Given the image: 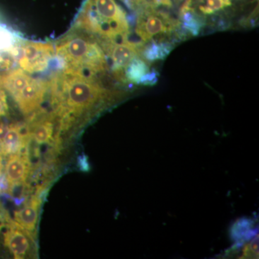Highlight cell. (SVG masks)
<instances>
[{
	"label": "cell",
	"mask_w": 259,
	"mask_h": 259,
	"mask_svg": "<svg viewBox=\"0 0 259 259\" xmlns=\"http://www.w3.org/2000/svg\"><path fill=\"white\" fill-rule=\"evenodd\" d=\"M56 54L66 65L67 74L95 78L107 70L105 51L97 42L84 36L72 35L56 49Z\"/></svg>",
	"instance_id": "6da1fadb"
},
{
	"label": "cell",
	"mask_w": 259,
	"mask_h": 259,
	"mask_svg": "<svg viewBox=\"0 0 259 259\" xmlns=\"http://www.w3.org/2000/svg\"><path fill=\"white\" fill-rule=\"evenodd\" d=\"M61 82L59 98L63 115H79L112 95L95 78L67 74Z\"/></svg>",
	"instance_id": "7a4b0ae2"
},
{
	"label": "cell",
	"mask_w": 259,
	"mask_h": 259,
	"mask_svg": "<svg viewBox=\"0 0 259 259\" xmlns=\"http://www.w3.org/2000/svg\"><path fill=\"white\" fill-rule=\"evenodd\" d=\"M2 83L25 114L31 113L40 107L47 92L45 83L30 77L21 69L5 76Z\"/></svg>",
	"instance_id": "3957f363"
},
{
	"label": "cell",
	"mask_w": 259,
	"mask_h": 259,
	"mask_svg": "<svg viewBox=\"0 0 259 259\" xmlns=\"http://www.w3.org/2000/svg\"><path fill=\"white\" fill-rule=\"evenodd\" d=\"M103 28V40L123 41L129 35L128 19L115 0H89Z\"/></svg>",
	"instance_id": "277c9868"
},
{
	"label": "cell",
	"mask_w": 259,
	"mask_h": 259,
	"mask_svg": "<svg viewBox=\"0 0 259 259\" xmlns=\"http://www.w3.org/2000/svg\"><path fill=\"white\" fill-rule=\"evenodd\" d=\"M180 23L164 13L153 10L152 7L141 12L136 23V32L141 41L149 42L153 37L180 30Z\"/></svg>",
	"instance_id": "5b68a950"
},
{
	"label": "cell",
	"mask_w": 259,
	"mask_h": 259,
	"mask_svg": "<svg viewBox=\"0 0 259 259\" xmlns=\"http://www.w3.org/2000/svg\"><path fill=\"white\" fill-rule=\"evenodd\" d=\"M54 47L46 42H30L22 50L19 64L24 71L40 72L47 69L54 56Z\"/></svg>",
	"instance_id": "8992f818"
},
{
	"label": "cell",
	"mask_w": 259,
	"mask_h": 259,
	"mask_svg": "<svg viewBox=\"0 0 259 259\" xmlns=\"http://www.w3.org/2000/svg\"><path fill=\"white\" fill-rule=\"evenodd\" d=\"M29 232L13 223L5 233V243L15 258H23L30 251L31 240Z\"/></svg>",
	"instance_id": "52a82bcc"
},
{
	"label": "cell",
	"mask_w": 259,
	"mask_h": 259,
	"mask_svg": "<svg viewBox=\"0 0 259 259\" xmlns=\"http://www.w3.org/2000/svg\"><path fill=\"white\" fill-rule=\"evenodd\" d=\"M29 173L28 158L19 153L10 155L5 166L7 181L10 186L21 184Z\"/></svg>",
	"instance_id": "ba28073f"
},
{
	"label": "cell",
	"mask_w": 259,
	"mask_h": 259,
	"mask_svg": "<svg viewBox=\"0 0 259 259\" xmlns=\"http://www.w3.org/2000/svg\"><path fill=\"white\" fill-rule=\"evenodd\" d=\"M25 135L19 126H10L0 137V153L4 155L19 153L25 146Z\"/></svg>",
	"instance_id": "9c48e42d"
},
{
	"label": "cell",
	"mask_w": 259,
	"mask_h": 259,
	"mask_svg": "<svg viewBox=\"0 0 259 259\" xmlns=\"http://www.w3.org/2000/svg\"><path fill=\"white\" fill-rule=\"evenodd\" d=\"M40 202L37 197L31 199L23 208L15 212V223L25 231L32 232L36 226Z\"/></svg>",
	"instance_id": "30bf717a"
},
{
	"label": "cell",
	"mask_w": 259,
	"mask_h": 259,
	"mask_svg": "<svg viewBox=\"0 0 259 259\" xmlns=\"http://www.w3.org/2000/svg\"><path fill=\"white\" fill-rule=\"evenodd\" d=\"M174 46L168 41L154 40L148 42L146 47L143 48L141 54L146 61L163 60L173 50Z\"/></svg>",
	"instance_id": "8fae6325"
},
{
	"label": "cell",
	"mask_w": 259,
	"mask_h": 259,
	"mask_svg": "<svg viewBox=\"0 0 259 259\" xmlns=\"http://www.w3.org/2000/svg\"><path fill=\"white\" fill-rule=\"evenodd\" d=\"M182 29L186 32L191 34L194 36L198 35L201 28L204 25L202 20H199L197 15L193 13V10L191 9L190 3L187 2L183 5L181 10V22Z\"/></svg>",
	"instance_id": "7c38bea8"
},
{
	"label": "cell",
	"mask_w": 259,
	"mask_h": 259,
	"mask_svg": "<svg viewBox=\"0 0 259 259\" xmlns=\"http://www.w3.org/2000/svg\"><path fill=\"white\" fill-rule=\"evenodd\" d=\"M149 71V66L146 61L136 56L126 66L123 73L126 81L140 84L141 80Z\"/></svg>",
	"instance_id": "4fadbf2b"
},
{
	"label": "cell",
	"mask_w": 259,
	"mask_h": 259,
	"mask_svg": "<svg viewBox=\"0 0 259 259\" xmlns=\"http://www.w3.org/2000/svg\"><path fill=\"white\" fill-rule=\"evenodd\" d=\"M54 132V124L49 119L40 120L34 125L32 136L39 144L49 142Z\"/></svg>",
	"instance_id": "5bb4252c"
},
{
	"label": "cell",
	"mask_w": 259,
	"mask_h": 259,
	"mask_svg": "<svg viewBox=\"0 0 259 259\" xmlns=\"http://www.w3.org/2000/svg\"><path fill=\"white\" fill-rule=\"evenodd\" d=\"M230 5H231V0H206L205 5L199 7V10L204 14L209 15Z\"/></svg>",
	"instance_id": "9a60e30c"
},
{
	"label": "cell",
	"mask_w": 259,
	"mask_h": 259,
	"mask_svg": "<svg viewBox=\"0 0 259 259\" xmlns=\"http://www.w3.org/2000/svg\"><path fill=\"white\" fill-rule=\"evenodd\" d=\"M158 72L156 70H150L146 76L141 80L140 84L144 85V86H153L157 83L158 80Z\"/></svg>",
	"instance_id": "2e32d148"
},
{
	"label": "cell",
	"mask_w": 259,
	"mask_h": 259,
	"mask_svg": "<svg viewBox=\"0 0 259 259\" xmlns=\"http://www.w3.org/2000/svg\"><path fill=\"white\" fill-rule=\"evenodd\" d=\"M7 35L4 31H0V50L6 49L8 42H6Z\"/></svg>",
	"instance_id": "e0dca14e"
},
{
	"label": "cell",
	"mask_w": 259,
	"mask_h": 259,
	"mask_svg": "<svg viewBox=\"0 0 259 259\" xmlns=\"http://www.w3.org/2000/svg\"><path fill=\"white\" fill-rule=\"evenodd\" d=\"M156 4L159 5H163V6L171 7V0H153Z\"/></svg>",
	"instance_id": "ac0fdd59"
}]
</instances>
